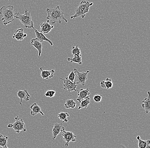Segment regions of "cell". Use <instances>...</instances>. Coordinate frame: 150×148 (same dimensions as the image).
Masks as SVG:
<instances>
[{
  "mask_svg": "<svg viewBox=\"0 0 150 148\" xmlns=\"http://www.w3.org/2000/svg\"><path fill=\"white\" fill-rule=\"evenodd\" d=\"M46 12L47 14V19L48 21H50L52 24L56 22L61 24L62 20L66 23L68 22V20L64 17V13L61 10L59 6L52 8H47Z\"/></svg>",
  "mask_w": 150,
  "mask_h": 148,
  "instance_id": "cell-1",
  "label": "cell"
},
{
  "mask_svg": "<svg viewBox=\"0 0 150 148\" xmlns=\"http://www.w3.org/2000/svg\"><path fill=\"white\" fill-rule=\"evenodd\" d=\"M14 6L12 5L3 6L0 8V15L4 26L12 23L16 19V13Z\"/></svg>",
  "mask_w": 150,
  "mask_h": 148,
  "instance_id": "cell-2",
  "label": "cell"
},
{
  "mask_svg": "<svg viewBox=\"0 0 150 148\" xmlns=\"http://www.w3.org/2000/svg\"><path fill=\"white\" fill-rule=\"evenodd\" d=\"M93 5L92 2H90L88 1H82L76 9L75 14L74 16H70L72 19L78 17H81L84 19L85 17V14L89 12V9L91 6Z\"/></svg>",
  "mask_w": 150,
  "mask_h": 148,
  "instance_id": "cell-3",
  "label": "cell"
},
{
  "mask_svg": "<svg viewBox=\"0 0 150 148\" xmlns=\"http://www.w3.org/2000/svg\"><path fill=\"white\" fill-rule=\"evenodd\" d=\"M30 12L31 9L28 11L27 9L24 10V14L23 15L18 12L16 14V19H18L25 28H33L35 30Z\"/></svg>",
  "mask_w": 150,
  "mask_h": 148,
  "instance_id": "cell-4",
  "label": "cell"
},
{
  "mask_svg": "<svg viewBox=\"0 0 150 148\" xmlns=\"http://www.w3.org/2000/svg\"><path fill=\"white\" fill-rule=\"evenodd\" d=\"M16 121L13 124H9L7 125V127L9 128H13L17 133H19L21 131L26 132L27 131L25 123L23 119L19 118L18 116H17L15 117Z\"/></svg>",
  "mask_w": 150,
  "mask_h": 148,
  "instance_id": "cell-5",
  "label": "cell"
},
{
  "mask_svg": "<svg viewBox=\"0 0 150 148\" xmlns=\"http://www.w3.org/2000/svg\"><path fill=\"white\" fill-rule=\"evenodd\" d=\"M74 72L75 74V78L74 82L77 84H81L84 86L86 81L88 79L87 75L90 72L88 70H87L86 72H80L76 69L74 68Z\"/></svg>",
  "mask_w": 150,
  "mask_h": 148,
  "instance_id": "cell-6",
  "label": "cell"
},
{
  "mask_svg": "<svg viewBox=\"0 0 150 148\" xmlns=\"http://www.w3.org/2000/svg\"><path fill=\"white\" fill-rule=\"evenodd\" d=\"M62 132V136L63 137L64 140L65 142L66 147H68L69 146V143L71 141L73 142H76V137L72 132H67L64 130Z\"/></svg>",
  "mask_w": 150,
  "mask_h": 148,
  "instance_id": "cell-7",
  "label": "cell"
},
{
  "mask_svg": "<svg viewBox=\"0 0 150 148\" xmlns=\"http://www.w3.org/2000/svg\"><path fill=\"white\" fill-rule=\"evenodd\" d=\"M59 79L63 80L64 82L63 87L64 89L65 90L67 89L68 92L70 91H78L76 89L77 87V84L75 82H73L70 81L68 79L67 77H65V79H63L59 78Z\"/></svg>",
  "mask_w": 150,
  "mask_h": 148,
  "instance_id": "cell-8",
  "label": "cell"
},
{
  "mask_svg": "<svg viewBox=\"0 0 150 148\" xmlns=\"http://www.w3.org/2000/svg\"><path fill=\"white\" fill-rule=\"evenodd\" d=\"M17 96L20 99L19 104L21 106H22V102L23 100H25V102H28L30 100V95L29 94L27 89L19 90L17 93Z\"/></svg>",
  "mask_w": 150,
  "mask_h": 148,
  "instance_id": "cell-9",
  "label": "cell"
},
{
  "mask_svg": "<svg viewBox=\"0 0 150 148\" xmlns=\"http://www.w3.org/2000/svg\"><path fill=\"white\" fill-rule=\"evenodd\" d=\"M64 130V128L62 123H56L54 124L52 130V139H55L60 132Z\"/></svg>",
  "mask_w": 150,
  "mask_h": 148,
  "instance_id": "cell-10",
  "label": "cell"
},
{
  "mask_svg": "<svg viewBox=\"0 0 150 148\" xmlns=\"http://www.w3.org/2000/svg\"><path fill=\"white\" fill-rule=\"evenodd\" d=\"M90 90V89L88 88H86V89H81L80 90H78L77 95L78 97L76 99L77 101L80 102L82 100L84 99L87 97H88L90 95V92H89Z\"/></svg>",
  "mask_w": 150,
  "mask_h": 148,
  "instance_id": "cell-11",
  "label": "cell"
},
{
  "mask_svg": "<svg viewBox=\"0 0 150 148\" xmlns=\"http://www.w3.org/2000/svg\"><path fill=\"white\" fill-rule=\"evenodd\" d=\"M27 34H25L23 32V28H21L15 31L12 37L16 39L18 41H22L24 38L27 37Z\"/></svg>",
  "mask_w": 150,
  "mask_h": 148,
  "instance_id": "cell-12",
  "label": "cell"
},
{
  "mask_svg": "<svg viewBox=\"0 0 150 148\" xmlns=\"http://www.w3.org/2000/svg\"><path fill=\"white\" fill-rule=\"evenodd\" d=\"M41 32L44 35L48 34L50 32L52 29L54 28L53 25H51L49 23V21H45L43 23L40 24Z\"/></svg>",
  "mask_w": 150,
  "mask_h": 148,
  "instance_id": "cell-13",
  "label": "cell"
},
{
  "mask_svg": "<svg viewBox=\"0 0 150 148\" xmlns=\"http://www.w3.org/2000/svg\"><path fill=\"white\" fill-rule=\"evenodd\" d=\"M31 44L34 47L38 52V56H41L42 52V42L39 41L37 38H33L31 40Z\"/></svg>",
  "mask_w": 150,
  "mask_h": 148,
  "instance_id": "cell-14",
  "label": "cell"
},
{
  "mask_svg": "<svg viewBox=\"0 0 150 148\" xmlns=\"http://www.w3.org/2000/svg\"><path fill=\"white\" fill-rule=\"evenodd\" d=\"M41 71V76L42 79H51L53 77L55 71L54 69L51 70H44L42 69V67L40 68Z\"/></svg>",
  "mask_w": 150,
  "mask_h": 148,
  "instance_id": "cell-15",
  "label": "cell"
},
{
  "mask_svg": "<svg viewBox=\"0 0 150 148\" xmlns=\"http://www.w3.org/2000/svg\"><path fill=\"white\" fill-rule=\"evenodd\" d=\"M31 109L30 114L32 116H35L36 115L38 114H40L44 116V114L41 110V107H40L37 104L34 103L31 105L30 107Z\"/></svg>",
  "mask_w": 150,
  "mask_h": 148,
  "instance_id": "cell-16",
  "label": "cell"
},
{
  "mask_svg": "<svg viewBox=\"0 0 150 148\" xmlns=\"http://www.w3.org/2000/svg\"><path fill=\"white\" fill-rule=\"evenodd\" d=\"M148 97L145 98L144 100L142 101V106L145 110L146 114H149L150 111V91H148Z\"/></svg>",
  "mask_w": 150,
  "mask_h": 148,
  "instance_id": "cell-17",
  "label": "cell"
},
{
  "mask_svg": "<svg viewBox=\"0 0 150 148\" xmlns=\"http://www.w3.org/2000/svg\"><path fill=\"white\" fill-rule=\"evenodd\" d=\"M35 32L36 38H37L39 41H41V42H43V41H46V42H48L49 43H50V46H53V43H52L50 39L47 38L43 33H42L41 32H39L37 30H35Z\"/></svg>",
  "mask_w": 150,
  "mask_h": 148,
  "instance_id": "cell-18",
  "label": "cell"
},
{
  "mask_svg": "<svg viewBox=\"0 0 150 148\" xmlns=\"http://www.w3.org/2000/svg\"><path fill=\"white\" fill-rule=\"evenodd\" d=\"M137 139L138 141V147L139 148H150V140H144L141 139L140 136H138Z\"/></svg>",
  "mask_w": 150,
  "mask_h": 148,
  "instance_id": "cell-19",
  "label": "cell"
},
{
  "mask_svg": "<svg viewBox=\"0 0 150 148\" xmlns=\"http://www.w3.org/2000/svg\"><path fill=\"white\" fill-rule=\"evenodd\" d=\"M100 86L102 88H106L107 89L112 88L113 86L112 79L107 78L105 81H101L100 82Z\"/></svg>",
  "mask_w": 150,
  "mask_h": 148,
  "instance_id": "cell-20",
  "label": "cell"
},
{
  "mask_svg": "<svg viewBox=\"0 0 150 148\" xmlns=\"http://www.w3.org/2000/svg\"><path fill=\"white\" fill-rule=\"evenodd\" d=\"M9 137L7 136L0 134V148H9L7 147V141Z\"/></svg>",
  "mask_w": 150,
  "mask_h": 148,
  "instance_id": "cell-21",
  "label": "cell"
},
{
  "mask_svg": "<svg viewBox=\"0 0 150 148\" xmlns=\"http://www.w3.org/2000/svg\"><path fill=\"white\" fill-rule=\"evenodd\" d=\"M67 60L70 63H75L81 65L82 64V59H81V55L78 56H74V57H68Z\"/></svg>",
  "mask_w": 150,
  "mask_h": 148,
  "instance_id": "cell-22",
  "label": "cell"
},
{
  "mask_svg": "<svg viewBox=\"0 0 150 148\" xmlns=\"http://www.w3.org/2000/svg\"><path fill=\"white\" fill-rule=\"evenodd\" d=\"M76 106V103L73 99H67L66 101L64 107L66 109H74Z\"/></svg>",
  "mask_w": 150,
  "mask_h": 148,
  "instance_id": "cell-23",
  "label": "cell"
},
{
  "mask_svg": "<svg viewBox=\"0 0 150 148\" xmlns=\"http://www.w3.org/2000/svg\"><path fill=\"white\" fill-rule=\"evenodd\" d=\"M80 103V104L78 110H80L82 108H87L90 103V98L89 96L84 99L82 100Z\"/></svg>",
  "mask_w": 150,
  "mask_h": 148,
  "instance_id": "cell-24",
  "label": "cell"
},
{
  "mask_svg": "<svg viewBox=\"0 0 150 148\" xmlns=\"http://www.w3.org/2000/svg\"><path fill=\"white\" fill-rule=\"evenodd\" d=\"M69 117V114L67 112H62L58 114V117L63 122H68L67 117Z\"/></svg>",
  "mask_w": 150,
  "mask_h": 148,
  "instance_id": "cell-25",
  "label": "cell"
},
{
  "mask_svg": "<svg viewBox=\"0 0 150 148\" xmlns=\"http://www.w3.org/2000/svg\"><path fill=\"white\" fill-rule=\"evenodd\" d=\"M71 53L74 56H78L81 55V50L79 48L78 46L72 47L71 49Z\"/></svg>",
  "mask_w": 150,
  "mask_h": 148,
  "instance_id": "cell-26",
  "label": "cell"
},
{
  "mask_svg": "<svg viewBox=\"0 0 150 148\" xmlns=\"http://www.w3.org/2000/svg\"><path fill=\"white\" fill-rule=\"evenodd\" d=\"M56 94V91L54 90H49L46 91L45 93V96L47 97L50 98L53 97Z\"/></svg>",
  "mask_w": 150,
  "mask_h": 148,
  "instance_id": "cell-27",
  "label": "cell"
},
{
  "mask_svg": "<svg viewBox=\"0 0 150 148\" xmlns=\"http://www.w3.org/2000/svg\"><path fill=\"white\" fill-rule=\"evenodd\" d=\"M102 95H100V94H96V95H95L93 97V100L96 102H101L102 99Z\"/></svg>",
  "mask_w": 150,
  "mask_h": 148,
  "instance_id": "cell-28",
  "label": "cell"
},
{
  "mask_svg": "<svg viewBox=\"0 0 150 148\" xmlns=\"http://www.w3.org/2000/svg\"><path fill=\"white\" fill-rule=\"evenodd\" d=\"M67 78H68V79H69L70 81H71V82H74L75 78V74L74 71H72L70 72V74H69V76L67 77Z\"/></svg>",
  "mask_w": 150,
  "mask_h": 148,
  "instance_id": "cell-29",
  "label": "cell"
},
{
  "mask_svg": "<svg viewBox=\"0 0 150 148\" xmlns=\"http://www.w3.org/2000/svg\"><path fill=\"white\" fill-rule=\"evenodd\" d=\"M8 1H10V0H8Z\"/></svg>",
  "mask_w": 150,
  "mask_h": 148,
  "instance_id": "cell-30",
  "label": "cell"
}]
</instances>
